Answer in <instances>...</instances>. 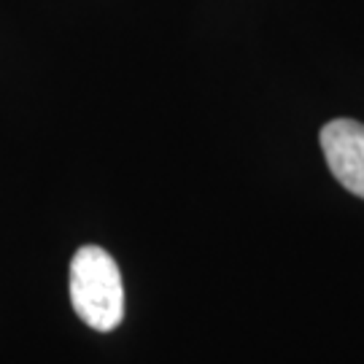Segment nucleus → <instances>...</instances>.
Masks as SVG:
<instances>
[{
    "label": "nucleus",
    "instance_id": "f257e3e1",
    "mask_svg": "<svg viewBox=\"0 0 364 364\" xmlns=\"http://www.w3.org/2000/svg\"><path fill=\"white\" fill-rule=\"evenodd\" d=\"M70 305L87 326L111 332L124 318V287L114 257L100 246H84L70 262Z\"/></svg>",
    "mask_w": 364,
    "mask_h": 364
},
{
    "label": "nucleus",
    "instance_id": "f03ea898",
    "mask_svg": "<svg viewBox=\"0 0 364 364\" xmlns=\"http://www.w3.org/2000/svg\"><path fill=\"white\" fill-rule=\"evenodd\" d=\"M321 151L332 176L351 195L364 200V124L353 119H332L321 127Z\"/></svg>",
    "mask_w": 364,
    "mask_h": 364
}]
</instances>
